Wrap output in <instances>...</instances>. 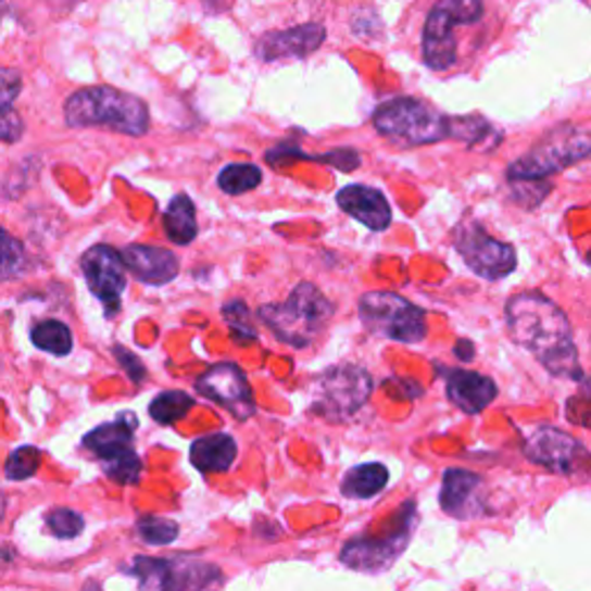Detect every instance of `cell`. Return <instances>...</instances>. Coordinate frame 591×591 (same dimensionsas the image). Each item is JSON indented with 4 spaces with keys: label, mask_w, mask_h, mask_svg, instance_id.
Segmentation results:
<instances>
[{
    "label": "cell",
    "mask_w": 591,
    "mask_h": 591,
    "mask_svg": "<svg viewBox=\"0 0 591 591\" xmlns=\"http://www.w3.org/2000/svg\"><path fill=\"white\" fill-rule=\"evenodd\" d=\"M511 340L536 356L550 375L580 379L578 349L573 344L568 317L539 291H523L506 303Z\"/></svg>",
    "instance_id": "1"
},
{
    "label": "cell",
    "mask_w": 591,
    "mask_h": 591,
    "mask_svg": "<svg viewBox=\"0 0 591 591\" xmlns=\"http://www.w3.org/2000/svg\"><path fill=\"white\" fill-rule=\"evenodd\" d=\"M65 121L70 127H106L129 137H143L151 129L148 106L129 92L109 86L81 88L70 96Z\"/></svg>",
    "instance_id": "2"
},
{
    "label": "cell",
    "mask_w": 591,
    "mask_h": 591,
    "mask_svg": "<svg viewBox=\"0 0 591 591\" xmlns=\"http://www.w3.org/2000/svg\"><path fill=\"white\" fill-rule=\"evenodd\" d=\"M332 303L312 282H301L291 291L287 303H271L259 310L262 319L277 340L296 349H305L330 322Z\"/></svg>",
    "instance_id": "3"
},
{
    "label": "cell",
    "mask_w": 591,
    "mask_h": 591,
    "mask_svg": "<svg viewBox=\"0 0 591 591\" xmlns=\"http://www.w3.org/2000/svg\"><path fill=\"white\" fill-rule=\"evenodd\" d=\"M591 155V135L576 125H559L506 169L508 180H543Z\"/></svg>",
    "instance_id": "4"
},
{
    "label": "cell",
    "mask_w": 591,
    "mask_h": 591,
    "mask_svg": "<svg viewBox=\"0 0 591 591\" xmlns=\"http://www.w3.org/2000/svg\"><path fill=\"white\" fill-rule=\"evenodd\" d=\"M361 322L369 332L402 344L423 342L428 336L425 312L393 291H369L359 301Z\"/></svg>",
    "instance_id": "5"
},
{
    "label": "cell",
    "mask_w": 591,
    "mask_h": 591,
    "mask_svg": "<svg viewBox=\"0 0 591 591\" xmlns=\"http://www.w3.org/2000/svg\"><path fill=\"white\" fill-rule=\"evenodd\" d=\"M377 133L402 146H425L449 137V118L425 102L400 98L375 111Z\"/></svg>",
    "instance_id": "6"
},
{
    "label": "cell",
    "mask_w": 591,
    "mask_h": 591,
    "mask_svg": "<svg viewBox=\"0 0 591 591\" xmlns=\"http://www.w3.org/2000/svg\"><path fill=\"white\" fill-rule=\"evenodd\" d=\"M483 16V0H439L423 30V59L430 70L443 72L457 61L455 26L476 24Z\"/></svg>",
    "instance_id": "7"
},
{
    "label": "cell",
    "mask_w": 591,
    "mask_h": 591,
    "mask_svg": "<svg viewBox=\"0 0 591 591\" xmlns=\"http://www.w3.org/2000/svg\"><path fill=\"white\" fill-rule=\"evenodd\" d=\"M373 393V377L359 365H336L326 369L314 386L312 410L328 420L354 416Z\"/></svg>",
    "instance_id": "8"
},
{
    "label": "cell",
    "mask_w": 591,
    "mask_h": 591,
    "mask_svg": "<svg viewBox=\"0 0 591 591\" xmlns=\"http://www.w3.org/2000/svg\"><path fill=\"white\" fill-rule=\"evenodd\" d=\"M133 573L146 591H215L222 584V570L197 557H139Z\"/></svg>",
    "instance_id": "9"
},
{
    "label": "cell",
    "mask_w": 591,
    "mask_h": 591,
    "mask_svg": "<svg viewBox=\"0 0 591 591\" xmlns=\"http://www.w3.org/2000/svg\"><path fill=\"white\" fill-rule=\"evenodd\" d=\"M453 243L465 264L483 280H502L517 266L513 246L492 238L474 219L460 222L453 231Z\"/></svg>",
    "instance_id": "10"
},
{
    "label": "cell",
    "mask_w": 591,
    "mask_h": 591,
    "mask_svg": "<svg viewBox=\"0 0 591 591\" xmlns=\"http://www.w3.org/2000/svg\"><path fill=\"white\" fill-rule=\"evenodd\" d=\"M400 517V527H395L388 536H381V539H377V536H361V539L349 541L340 552V562L361 573H383L391 568L412 539V527L416 523L412 502L402 506Z\"/></svg>",
    "instance_id": "11"
},
{
    "label": "cell",
    "mask_w": 591,
    "mask_h": 591,
    "mask_svg": "<svg viewBox=\"0 0 591 591\" xmlns=\"http://www.w3.org/2000/svg\"><path fill=\"white\" fill-rule=\"evenodd\" d=\"M525 455L554 474L576 476L591 467V453L582 443L557 428H536L525 439Z\"/></svg>",
    "instance_id": "12"
},
{
    "label": "cell",
    "mask_w": 591,
    "mask_h": 591,
    "mask_svg": "<svg viewBox=\"0 0 591 591\" xmlns=\"http://www.w3.org/2000/svg\"><path fill=\"white\" fill-rule=\"evenodd\" d=\"M197 391L225 406L238 420H248L256 412L250 381L243 369L234 363H219L206 369L197 379Z\"/></svg>",
    "instance_id": "13"
},
{
    "label": "cell",
    "mask_w": 591,
    "mask_h": 591,
    "mask_svg": "<svg viewBox=\"0 0 591 591\" xmlns=\"http://www.w3.org/2000/svg\"><path fill=\"white\" fill-rule=\"evenodd\" d=\"M81 271L88 289L106 305V312L121 307V296L127 285V268L118 250L109 246H96L81 256Z\"/></svg>",
    "instance_id": "14"
},
{
    "label": "cell",
    "mask_w": 591,
    "mask_h": 591,
    "mask_svg": "<svg viewBox=\"0 0 591 591\" xmlns=\"http://www.w3.org/2000/svg\"><path fill=\"white\" fill-rule=\"evenodd\" d=\"M441 508L457 520H469V517L486 513L483 499V478L467 469H449L443 474Z\"/></svg>",
    "instance_id": "15"
},
{
    "label": "cell",
    "mask_w": 591,
    "mask_h": 591,
    "mask_svg": "<svg viewBox=\"0 0 591 591\" xmlns=\"http://www.w3.org/2000/svg\"><path fill=\"white\" fill-rule=\"evenodd\" d=\"M326 40V28L319 24H305L287 30H275L256 42V55L266 63L280 59H303L317 51Z\"/></svg>",
    "instance_id": "16"
},
{
    "label": "cell",
    "mask_w": 591,
    "mask_h": 591,
    "mask_svg": "<svg viewBox=\"0 0 591 591\" xmlns=\"http://www.w3.org/2000/svg\"><path fill=\"white\" fill-rule=\"evenodd\" d=\"M338 206L373 231L391 227L393 213L386 197L375 188H367V185H347L338 192Z\"/></svg>",
    "instance_id": "17"
},
{
    "label": "cell",
    "mask_w": 591,
    "mask_h": 591,
    "mask_svg": "<svg viewBox=\"0 0 591 591\" xmlns=\"http://www.w3.org/2000/svg\"><path fill=\"white\" fill-rule=\"evenodd\" d=\"M123 264L143 285H166L178 275V259L174 252L153 246H127L123 252Z\"/></svg>",
    "instance_id": "18"
},
{
    "label": "cell",
    "mask_w": 591,
    "mask_h": 591,
    "mask_svg": "<svg viewBox=\"0 0 591 591\" xmlns=\"http://www.w3.org/2000/svg\"><path fill=\"white\" fill-rule=\"evenodd\" d=\"M449 400L465 414H480L496 398V383L471 369H451L447 377Z\"/></svg>",
    "instance_id": "19"
},
{
    "label": "cell",
    "mask_w": 591,
    "mask_h": 591,
    "mask_svg": "<svg viewBox=\"0 0 591 591\" xmlns=\"http://www.w3.org/2000/svg\"><path fill=\"white\" fill-rule=\"evenodd\" d=\"M236 441L229 435H209L194 439L190 449L192 465L203 474L227 471L236 460Z\"/></svg>",
    "instance_id": "20"
},
{
    "label": "cell",
    "mask_w": 591,
    "mask_h": 591,
    "mask_svg": "<svg viewBox=\"0 0 591 591\" xmlns=\"http://www.w3.org/2000/svg\"><path fill=\"white\" fill-rule=\"evenodd\" d=\"M84 447L88 451L96 453L102 460V465H106V462L121 460V457H125L129 453H135V449H133V425H125V423L100 425L98 430H92V432L86 435Z\"/></svg>",
    "instance_id": "21"
},
{
    "label": "cell",
    "mask_w": 591,
    "mask_h": 591,
    "mask_svg": "<svg viewBox=\"0 0 591 591\" xmlns=\"http://www.w3.org/2000/svg\"><path fill=\"white\" fill-rule=\"evenodd\" d=\"M164 231L176 246H190L197 238V211L188 194H176L166 206Z\"/></svg>",
    "instance_id": "22"
},
{
    "label": "cell",
    "mask_w": 591,
    "mask_h": 591,
    "mask_svg": "<svg viewBox=\"0 0 591 591\" xmlns=\"http://www.w3.org/2000/svg\"><path fill=\"white\" fill-rule=\"evenodd\" d=\"M449 137L465 141L474 151H492V143L502 141V133L494 129V125L480 116H457V118H449Z\"/></svg>",
    "instance_id": "23"
},
{
    "label": "cell",
    "mask_w": 591,
    "mask_h": 591,
    "mask_svg": "<svg viewBox=\"0 0 591 591\" xmlns=\"http://www.w3.org/2000/svg\"><path fill=\"white\" fill-rule=\"evenodd\" d=\"M388 483V469L381 462H367L349 469L342 480V494L349 499H369L379 494Z\"/></svg>",
    "instance_id": "24"
},
{
    "label": "cell",
    "mask_w": 591,
    "mask_h": 591,
    "mask_svg": "<svg viewBox=\"0 0 591 591\" xmlns=\"http://www.w3.org/2000/svg\"><path fill=\"white\" fill-rule=\"evenodd\" d=\"M30 338L37 349H42L53 356H67L72 351V332L63 322L55 319L40 322L33 328Z\"/></svg>",
    "instance_id": "25"
},
{
    "label": "cell",
    "mask_w": 591,
    "mask_h": 591,
    "mask_svg": "<svg viewBox=\"0 0 591 591\" xmlns=\"http://www.w3.org/2000/svg\"><path fill=\"white\" fill-rule=\"evenodd\" d=\"M262 183V169L254 164H229L217 176V185L222 192L227 194H246Z\"/></svg>",
    "instance_id": "26"
},
{
    "label": "cell",
    "mask_w": 591,
    "mask_h": 591,
    "mask_svg": "<svg viewBox=\"0 0 591 591\" xmlns=\"http://www.w3.org/2000/svg\"><path fill=\"white\" fill-rule=\"evenodd\" d=\"M28 268V254L14 236L0 227V280H14Z\"/></svg>",
    "instance_id": "27"
},
{
    "label": "cell",
    "mask_w": 591,
    "mask_h": 591,
    "mask_svg": "<svg viewBox=\"0 0 591 591\" xmlns=\"http://www.w3.org/2000/svg\"><path fill=\"white\" fill-rule=\"evenodd\" d=\"M192 406H194V400L188 393L166 391V393H160L151 402V416H153V420H158L162 425H172L188 414Z\"/></svg>",
    "instance_id": "28"
},
{
    "label": "cell",
    "mask_w": 591,
    "mask_h": 591,
    "mask_svg": "<svg viewBox=\"0 0 591 591\" xmlns=\"http://www.w3.org/2000/svg\"><path fill=\"white\" fill-rule=\"evenodd\" d=\"M137 531L141 541L148 545H166L174 543L178 536V525L169 517H158V515H143L137 523Z\"/></svg>",
    "instance_id": "29"
},
{
    "label": "cell",
    "mask_w": 591,
    "mask_h": 591,
    "mask_svg": "<svg viewBox=\"0 0 591 591\" xmlns=\"http://www.w3.org/2000/svg\"><path fill=\"white\" fill-rule=\"evenodd\" d=\"M222 317L229 324L231 336L238 344H248L256 340V330L252 326L250 310L243 301H229L225 307H222Z\"/></svg>",
    "instance_id": "30"
},
{
    "label": "cell",
    "mask_w": 591,
    "mask_h": 591,
    "mask_svg": "<svg viewBox=\"0 0 591 591\" xmlns=\"http://www.w3.org/2000/svg\"><path fill=\"white\" fill-rule=\"evenodd\" d=\"M40 460H42V453L37 451L35 447H22V449H16V451L8 457L5 476H8L10 480H26V478H30L37 469H40Z\"/></svg>",
    "instance_id": "31"
},
{
    "label": "cell",
    "mask_w": 591,
    "mask_h": 591,
    "mask_svg": "<svg viewBox=\"0 0 591 591\" xmlns=\"http://www.w3.org/2000/svg\"><path fill=\"white\" fill-rule=\"evenodd\" d=\"M47 525L59 539H74V536L84 531V517L72 508H55L49 513Z\"/></svg>",
    "instance_id": "32"
},
{
    "label": "cell",
    "mask_w": 591,
    "mask_h": 591,
    "mask_svg": "<svg viewBox=\"0 0 591 591\" xmlns=\"http://www.w3.org/2000/svg\"><path fill=\"white\" fill-rule=\"evenodd\" d=\"M104 467V474L116 480V483L121 486H129V483H137L139 476H141V460L137 453H129L121 460H114V462H106Z\"/></svg>",
    "instance_id": "33"
},
{
    "label": "cell",
    "mask_w": 591,
    "mask_h": 591,
    "mask_svg": "<svg viewBox=\"0 0 591 591\" xmlns=\"http://www.w3.org/2000/svg\"><path fill=\"white\" fill-rule=\"evenodd\" d=\"M22 92V74L12 67H0V109H8Z\"/></svg>",
    "instance_id": "34"
},
{
    "label": "cell",
    "mask_w": 591,
    "mask_h": 591,
    "mask_svg": "<svg viewBox=\"0 0 591 591\" xmlns=\"http://www.w3.org/2000/svg\"><path fill=\"white\" fill-rule=\"evenodd\" d=\"M24 135V121L12 106L0 109V141L14 143Z\"/></svg>",
    "instance_id": "35"
},
{
    "label": "cell",
    "mask_w": 591,
    "mask_h": 591,
    "mask_svg": "<svg viewBox=\"0 0 591 591\" xmlns=\"http://www.w3.org/2000/svg\"><path fill=\"white\" fill-rule=\"evenodd\" d=\"M317 160L326 162L330 166H336V169H342V172H354L356 166L361 164V155L356 151H349V148H342V151H332V153L319 155Z\"/></svg>",
    "instance_id": "36"
},
{
    "label": "cell",
    "mask_w": 591,
    "mask_h": 591,
    "mask_svg": "<svg viewBox=\"0 0 591 591\" xmlns=\"http://www.w3.org/2000/svg\"><path fill=\"white\" fill-rule=\"evenodd\" d=\"M114 351H116V356H118L121 365L125 367V373L129 375V379L139 383L143 379V375H146V369H143L141 361L135 354H129V351H125L123 347H116Z\"/></svg>",
    "instance_id": "37"
},
{
    "label": "cell",
    "mask_w": 591,
    "mask_h": 591,
    "mask_svg": "<svg viewBox=\"0 0 591 591\" xmlns=\"http://www.w3.org/2000/svg\"><path fill=\"white\" fill-rule=\"evenodd\" d=\"M474 354H476L474 342H469V340H460V342L455 344V356H457L460 361H471Z\"/></svg>",
    "instance_id": "38"
},
{
    "label": "cell",
    "mask_w": 591,
    "mask_h": 591,
    "mask_svg": "<svg viewBox=\"0 0 591 591\" xmlns=\"http://www.w3.org/2000/svg\"><path fill=\"white\" fill-rule=\"evenodd\" d=\"M3 513H5V496L3 492H0V517H3Z\"/></svg>",
    "instance_id": "39"
},
{
    "label": "cell",
    "mask_w": 591,
    "mask_h": 591,
    "mask_svg": "<svg viewBox=\"0 0 591 591\" xmlns=\"http://www.w3.org/2000/svg\"><path fill=\"white\" fill-rule=\"evenodd\" d=\"M584 393H587V395H591V379H587V381H584Z\"/></svg>",
    "instance_id": "40"
},
{
    "label": "cell",
    "mask_w": 591,
    "mask_h": 591,
    "mask_svg": "<svg viewBox=\"0 0 591 591\" xmlns=\"http://www.w3.org/2000/svg\"><path fill=\"white\" fill-rule=\"evenodd\" d=\"M8 3H10V0H0V8H8Z\"/></svg>",
    "instance_id": "41"
}]
</instances>
